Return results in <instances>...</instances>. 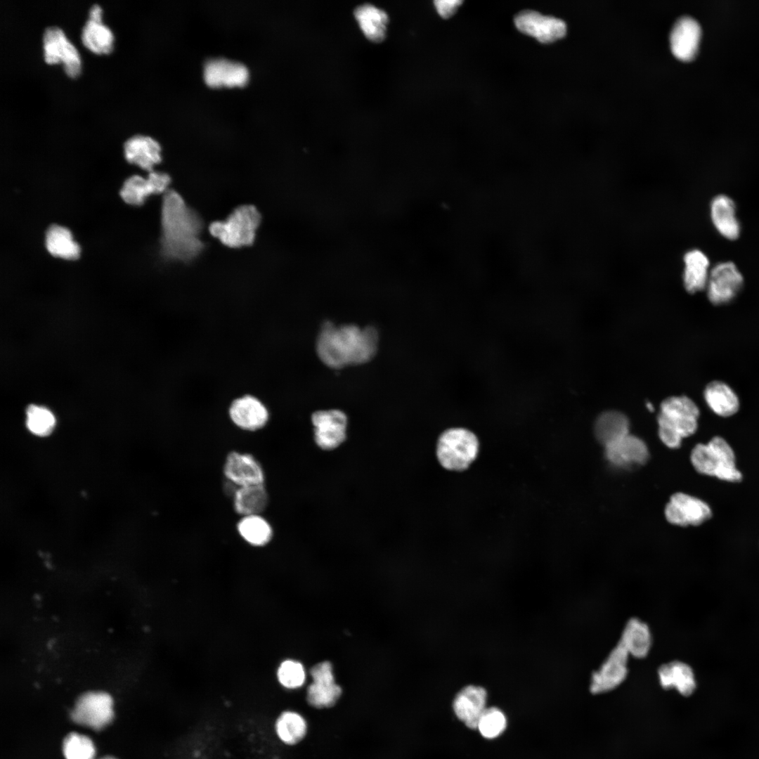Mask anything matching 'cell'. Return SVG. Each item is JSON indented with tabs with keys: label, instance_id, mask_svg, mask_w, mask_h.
Wrapping results in <instances>:
<instances>
[{
	"label": "cell",
	"instance_id": "6da1fadb",
	"mask_svg": "<svg viewBox=\"0 0 759 759\" xmlns=\"http://www.w3.org/2000/svg\"><path fill=\"white\" fill-rule=\"evenodd\" d=\"M161 227V253L166 259L188 262L205 247L200 239L202 218L174 190L164 193Z\"/></svg>",
	"mask_w": 759,
	"mask_h": 759
},
{
	"label": "cell",
	"instance_id": "7a4b0ae2",
	"mask_svg": "<svg viewBox=\"0 0 759 759\" xmlns=\"http://www.w3.org/2000/svg\"><path fill=\"white\" fill-rule=\"evenodd\" d=\"M377 342V332L372 327L335 326L326 322L318 337L316 351L326 365L341 368L370 360L376 353Z\"/></svg>",
	"mask_w": 759,
	"mask_h": 759
},
{
	"label": "cell",
	"instance_id": "3957f363",
	"mask_svg": "<svg viewBox=\"0 0 759 759\" xmlns=\"http://www.w3.org/2000/svg\"><path fill=\"white\" fill-rule=\"evenodd\" d=\"M699 410L689 398L672 396L665 399L658 415L659 436L670 448L680 447L682 439L697 429Z\"/></svg>",
	"mask_w": 759,
	"mask_h": 759
},
{
	"label": "cell",
	"instance_id": "277c9868",
	"mask_svg": "<svg viewBox=\"0 0 759 759\" xmlns=\"http://www.w3.org/2000/svg\"><path fill=\"white\" fill-rule=\"evenodd\" d=\"M261 220V214L254 206L244 205L235 208L224 221L212 222L209 231L228 247L249 246L254 241Z\"/></svg>",
	"mask_w": 759,
	"mask_h": 759
},
{
	"label": "cell",
	"instance_id": "5b68a950",
	"mask_svg": "<svg viewBox=\"0 0 759 759\" xmlns=\"http://www.w3.org/2000/svg\"><path fill=\"white\" fill-rule=\"evenodd\" d=\"M691 461L701 474L732 482L741 479L732 448L720 436L713 438L707 444H697L692 451Z\"/></svg>",
	"mask_w": 759,
	"mask_h": 759
},
{
	"label": "cell",
	"instance_id": "8992f818",
	"mask_svg": "<svg viewBox=\"0 0 759 759\" xmlns=\"http://www.w3.org/2000/svg\"><path fill=\"white\" fill-rule=\"evenodd\" d=\"M478 450V439L472 432L463 428H452L440 436L436 455L444 468L462 471L475 460Z\"/></svg>",
	"mask_w": 759,
	"mask_h": 759
},
{
	"label": "cell",
	"instance_id": "52a82bcc",
	"mask_svg": "<svg viewBox=\"0 0 759 759\" xmlns=\"http://www.w3.org/2000/svg\"><path fill=\"white\" fill-rule=\"evenodd\" d=\"M113 701L106 692H89L77 700L70 717L75 723L95 730L106 727L112 720Z\"/></svg>",
	"mask_w": 759,
	"mask_h": 759
},
{
	"label": "cell",
	"instance_id": "ba28073f",
	"mask_svg": "<svg viewBox=\"0 0 759 759\" xmlns=\"http://www.w3.org/2000/svg\"><path fill=\"white\" fill-rule=\"evenodd\" d=\"M232 424L245 432L264 429L269 422L270 412L264 401L252 393H244L233 398L227 407Z\"/></svg>",
	"mask_w": 759,
	"mask_h": 759
},
{
	"label": "cell",
	"instance_id": "9c48e42d",
	"mask_svg": "<svg viewBox=\"0 0 759 759\" xmlns=\"http://www.w3.org/2000/svg\"><path fill=\"white\" fill-rule=\"evenodd\" d=\"M43 56L48 64L61 63L65 73L77 77L81 69L77 50L57 26H48L42 34Z\"/></svg>",
	"mask_w": 759,
	"mask_h": 759
},
{
	"label": "cell",
	"instance_id": "30bf717a",
	"mask_svg": "<svg viewBox=\"0 0 759 759\" xmlns=\"http://www.w3.org/2000/svg\"><path fill=\"white\" fill-rule=\"evenodd\" d=\"M314 441L322 450H334L346 439L348 419L339 410H318L311 415Z\"/></svg>",
	"mask_w": 759,
	"mask_h": 759
},
{
	"label": "cell",
	"instance_id": "8fae6325",
	"mask_svg": "<svg viewBox=\"0 0 759 759\" xmlns=\"http://www.w3.org/2000/svg\"><path fill=\"white\" fill-rule=\"evenodd\" d=\"M310 673L313 682L306 692L308 703L318 709L332 707L340 698L342 690L335 682L331 663H319L311 669Z\"/></svg>",
	"mask_w": 759,
	"mask_h": 759
},
{
	"label": "cell",
	"instance_id": "7c38bea8",
	"mask_svg": "<svg viewBox=\"0 0 759 759\" xmlns=\"http://www.w3.org/2000/svg\"><path fill=\"white\" fill-rule=\"evenodd\" d=\"M742 284L743 277L733 263L718 264L709 273L708 297L715 305L729 303L737 296Z\"/></svg>",
	"mask_w": 759,
	"mask_h": 759
},
{
	"label": "cell",
	"instance_id": "4fadbf2b",
	"mask_svg": "<svg viewBox=\"0 0 759 759\" xmlns=\"http://www.w3.org/2000/svg\"><path fill=\"white\" fill-rule=\"evenodd\" d=\"M711 514V510L706 502L682 493L672 495L665 508L668 521L682 526L699 525L708 520Z\"/></svg>",
	"mask_w": 759,
	"mask_h": 759
},
{
	"label": "cell",
	"instance_id": "5bb4252c",
	"mask_svg": "<svg viewBox=\"0 0 759 759\" xmlns=\"http://www.w3.org/2000/svg\"><path fill=\"white\" fill-rule=\"evenodd\" d=\"M517 28L526 34L535 37L541 43H550L566 32V23L553 16L543 15L533 11H524L514 18Z\"/></svg>",
	"mask_w": 759,
	"mask_h": 759
},
{
	"label": "cell",
	"instance_id": "9a60e30c",
	"mask_svg": "<svg viewBox=\"0 0 759 759\" xmlns=\"http://www.w3.org/2000/svg\"><path fill=\"white\" fill-rule=\"evenodd\" d=\"M627 652L618 644L591 677L590 692L598 694L608 692L625 679L628 674Z\"/></svg>",
	"mask_w": 759,
	"mask_h": 759
},
{
	"label": "cell",
	"instance_id": "2e32d148",
	"mask_svg": "<svg viewBox=\"0 0 759 759\" xmlns=\"http://www.w3.org/2000/svg\"><path fill=\"white\" fill-rule=\"evenodd\" d=\"M223 474L237 487L264 484V469L251 454L232 451L226 458Z\"/></svg>",
	"mask_w": 759,
	"mask_h": 759
},
{
	"label": "cell",
	"instance_id": "e0dca14e",
	"mask_svg": "<svg viewBox=\"0 0 759 759\" xmlns=\"http://www.w3.org/2000/svg\"><path fill=\"white\" fill-rule=\"evenodd\" d=\"M171 181L168 174L161 171H153L147 179L134 175L124 182L119 195L126 203L140 206L150 195L164 193Z\"/></svg>",
	"mask_w": 759,
	"mask_h": 759
},
{
	"label": "cell",
	"instance_id": "ac0fdd59",
	"mask_svg": "<svg viewBox=\"0 0 759 759\" xmlns=\"http://www.w3.org/2000/svg\"><path fill=\"white\" fill-rule=\"evenodd\" d=\"M701 35V27L696 20L689 16L679 18L670 35L674 56L684 61L692 60L698 51Z\"/></svg>",
	"mask_w": 759,
	"mask_h": 759
},
{
	"label": "cell",
	"instance_id": "d6986e66",
	"mask_svg": "<svg viewBox=\"0 0 759 759\" xmlns=\"http://www.w3.org/2000/svg\"><path fill=\"white\" fill-rule=\"evenodd\" d=\"M487 692L477 685L463 687L455 696L453 708L457 718L470 729H477L478 722L486 708Z\"/></svg>",
	"mask_w": 759,
	"mask_h": 759
},
{
	"label": "cell",
	"instance_id": "ffe728a7",
	"mask_svg": "<svg viewBox=\"0 0 759 759\" xmlns=\"http://www.w3.org/2000/svg\"><path fill=\"white\" fill-rule=\"evenodd\" d=\"M248 70L242 63L225 58H212L205 65L204 78L210 86H242L248 80Z\"/></svg>",
	"mask_w": 759,
	"mask_h": 759
},
{
	"label": "cell",
	"instance_id": "44dd1931",
	"mask_svg": "<svg viewBox=\"0 0 759 759\" xmlns=\"http://www.w3.org/2000/svg\"><path fill=\"white\" fill-rule=\"evenodd\" d=\"M605 455L614 466L625 467L645 463L649 452L642 439L628 434L606 446Z\"/></svg>",
	"mask_w": 759,
	"mask_h": 759
},
{
	"label": "cell",
	"instance_id": "7402d4cb",
	"mask_svg": "<svg viewBox=\"0 0 759 759\" xmlns=\"http://www.w3.org/2000/svg\"><path fill=\"white\" fill-rule=\"evenodd\" d=\"M123 148L128 162L136 164L149 173L161 162L160 145L150 136L134 135L125 141Z\"/></svg>",
	"mask_w": 759,
	"mask_h": 759
},
{
	"label": "cell",
	"instance_id": "603a6c76",
	"mask_svg": "<svg viewBox=\"0 0 759 759\" xmlns=\"http://www.w3.org/2000/svg\"><path fill=\"white\" fill-rule=\"evenodd\" d=\"M661 687L665 689L675 688L685 696L691 695L696 689V682L692 668L680 661H673L662 665L659 670Z\"/></svg>",
	"mask_w": 759,
	"mask_h": 759
},
{
	"label": "cell",
	"instance_id": "cb8c5ba5",
	"mask_svg": "<svg viewBox=\"0 0 759 759\" xmlns=\"http://www.w3.org/2000/svg\"><path fill=\"white\" fill-rule=\"evenodd\" d=\"M618 645L628 655L640 659L645 657L651 645L649 627L637 618H631L623 629Z\"/></svg>",
	"mask_w": 759,
	"mask_h": 759
},
{
	"label": "cell",
	"instance_id": "d4e9b609",
	"mask_svg": "<svg viewBox=\"0 0 759 759\" xmlns=\"http://www.w3.org/2000/svg\"><path fill=\"white\" fill-rule=\"evenodd\" d=\"M712 221L724 237L734 240L740 233V226L735 216V205L732 199L723 195L716 196L711 205Z\"/></svg>",
	"mask_w": 759,
	"mask_h": 759
},
{
	"label": "cell",
	"instance_id": "484cf974",
	"mask_svg": "<svg viewBox=\"0 0 759 759\" xmlns=\"http://www.w3.org/2000/svg\"><path fill=\"white\" fill-rule=\"evenodd\" d=\"M233 497L235 511L242 517L261 514L269 501L264 484L238 487Z\"/></svg>",
	"mask_w": 759,
	"mask_h": 759
},
{
	"label": "cell",
	"instance_id": "4316f807",
	"mask_svg": "<svg viewBox=\"0 0 759 759\" xmlns=\"http://www.w3.org/2000/svg\"><path fill=\"white\" fill-rule=\"evenodd\" d=\"M683 283L685 289L694 293L706 287L709 276V261L699 249L687 252L684 256Z\"/></svg>",
	"mask_w": 759,
	"mask_h": 759
},
{
	"label": "cell",
	"instance_id": "83f0119b",
	"mask_svg": "<svg viewBox=\"0 0 759 759\" xmlns=\"http://www.w3.org/2000/svg\"><path fill=\"white\" fill-rule=\"evenodd\" d=\"M594 430L598 441L606 447L629 434V421L621 412L606 411L597 418Z\"/></svg>",
	"mask_w": 759,
	"mask_h": 759
},
{
	"label": "cell",
	"instance_id": "f1b7e54d",
	"mask_svg": "<svg viewBox=\"0 0 759 759\" xmlns=\"http://www.w3.org/2000/svg\"><path fill=\"white\" fill-rule=\"evenodd\" d=\"M274 731L280 742L287 746H294L301 742L308 732L305 718L294 711H285L277 717Z\"/></svg>",
	"mask_w": 759,
	"mask_h": 759
},
{
	"label": "cell",
	"instance_id": "f546056e",
	"mask_svg": "<svg viewBox=\"0 0 759 759\" xmlns=\"http://www.w3.org/2000/svg\"><path fill=\"white\" fill-rule=\"evenodd\" d=\"M354 15L365 36L373 42H381L386 37L388 15L370 4L358 7Z\"/></svg>",
	"mask_w": 759,
	"mask_h": 759
},
{
	"label": "cell",
	"instance_id": "4dcf8cb0",
	"mask_svg": "<svg viewBox=\"0 0 759 759\" xmlns=\"http://www.w3.org/2000/svg\"><path fill=\"white\" fill-rule=\"evenodd\" d=\"M704 398L709 408L717 415L728 417L736 413L739 407V398L725 383L712 382L704 390Z\"/></svg>",
	"mask_w": 759,
	"mask_h": 759
},
{
	"label": "cell",
	"instance_id": "1f68e13d",
	"mask_svg": "<svg viewBox=\"0 0 759 759\" xmlns=\"http://www.w3.org/2000/svg\"><path fill=\"white\" fill-rule=\"evenodd\" d=\"M45 245L47 251L55 257L73 260L79 256L80 248L74 241L70 231L57 224L48 228Z\"/></svg>",
	"mask_w": 759,
	"mask_h": 759
},
{
	"label": "cell",
	"instance_id": "d6a6232c",
	"mask_svg": "<svg viewBox=\"0 0 759 759\" xmlns=\"http://www.w3.org/2000/svg\"><path fill=\"white\" fill-rule=\"evenodd\" d=\"M237 530L241 538L252 546H264L273 537L271 524L261 514L242 517Z\"/></svg>",
	"mask_w": 759,
	"mask_h": 759
},
{
	"label": "cell",
	"instance_id": "836d02e7",
	"mask_svg": "<svg viewBox=\"0 0 759 759\" xmlns=\"http://www.w3.org/2000/svg\"><path fill=\"white\" fill-rule=\"evenodd\" d=\"M80 38L86 48L97 54L108 53L112 48V32L101 22L88 19L82 28Z\"/></svg>",
	"mask_w": 759,
	"mask_h": 759
},
{
	"label": "cell",
	"instance_id": "e575fe53",
	"mask_svg": "<svg viewBox=\"0 0 759 759\" xmlns=\"http://www.w3.org/2000/svg\"><path fill=\"white\" fill-rule=\"evenodd\" d=\"M56 425L53 414L47 408L31 405L26 410V426L29 431L39 436L50 434Z\"/></svg>",
	"mask_w": 759,
	"mask_h": 759
},
{
	"label": "cell",
	"instance_id": "d590c367",
	"mask_svg": "<svg viewBox=\"0 0 759 759\" xmlns=\"http://www.w3.org/2000/svg\"><path fill=\"white\" fill-rule=\"evenodd\" d=\"M63 752L65 759H94L96 755L91 739L76 732L70 733L64 739Z\"/></svg>",
	"mask_w": 759,
	"mask_h": 759
},
{
	"label": "cell",
	"instance_id": "8d00e7d4",
	"mask_svg": "<svg viewBox=\"0 0 759 759\" xmlns=\"http://www.w3.org/2000/svg\"><path fill=\"white\" fill-rule=\"evenodd\" d=\"M507 720L503 712L496 708H486L480 717L477 729L484 738L491 739L500 736L505 729Z\"/></svg>",
	"mask_w": 759,
	"mask_h": 759
},
{
	"label": "cell",
	"instance_id": "74e56055",
	"mask_svg": "<svg viewBox=\"0 0 759 759\" xmlns=\"http://www.w3.org/2000/svg\"><path fill=\"white\" fill-rule=\"evenodd\" d=\"M277 679L283 687L296 689L301 687L306 680V673L302 664L294 660H285L277 670Z\"/></svg>",
	"mask_w": 759,
	"mask_h": 759
},
{
	"label": "cell",
	"instance_id": "f35d334b",
	"mask_svg": "<svg viewBox=\"0 0 759 759\" xmlns=\"http://www.w3.org/2000/svg\"><path fill=\"white\" fill-rule=\"evenodd\" d=\"M462 3V1L460 0H436L434 1L439 14L443 18L452 16Z\"/></svg>",
	"mask_w": 759,
	"mask_h": 759
},
{
	"label": "cell",
	"instance_id": "ab89813d",
	"mask_svg": "<svg viewBox=\"0 0 759 759\" xmlns=\"http://www.w3.org/2000/svg\"><path fill=\"white\" fill-rule=\"evenodd\" d=\"M89 19L101 22V8L97 4H93L89 10Z\"/></svg>",
	"mask_w": 759,
	"mask_h": 759
},
{
	"label": "cell",
	"instance_id": "60d3db41",
	"mask_svg": "<svg viewBox=\"0 0 759 759\" xmlns=\"http://www.w3.org/2000/svg\"><path fill=\"white\" fill-rule=\"evenodd\" d=\"M100 759H116V758H115L113 757H111V756H105V757H103V758H102Z\"/></svg>",
	"mask_w": 759,
	"mask_h": 759
}]
</instances>
